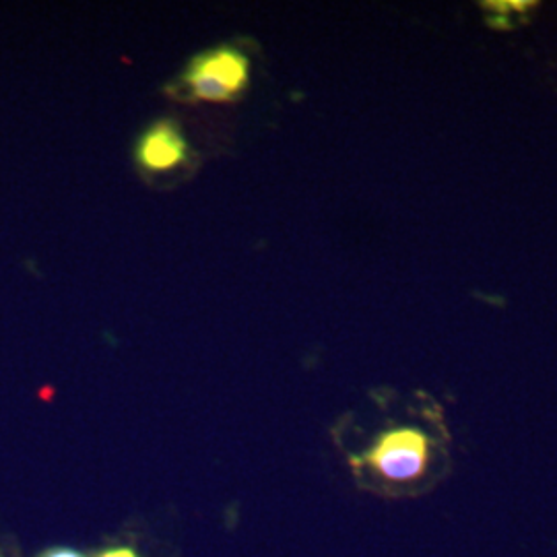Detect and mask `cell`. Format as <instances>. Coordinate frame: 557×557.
Returning <instances> with one entry per match:
<instances>
[{
  "label": "cell",
  "instance_id": "277c9868",
  "mask_svg": "<svg viewBox=\"0 0 557 557\" xmlns=\"http://www.w3.org/2000/svg\"><path fill=\"white\" fill-rule=\"evenodd\" d=\"M98 557H139L137 556V552L135 549H131V547H114V549H106V552H101Z\"/></svg>",
  "mask_w": 557,
  "mask_h": 557
},
{
  "label": "cell",
  "instance_id": "6da1fadb",
  "mask_svg": "<svg viewBox=\"0 0 557 557\" xmlns=\"http://www.w3.org/2000/svg\"><path fill=\"white\" fill-rule=\"evenodd\" d=\"M354 465L370 469L388 487L423 490L430 481H440L446 469L444 425L440 421L432 428L425 423L388 428Z\"/></svg>",
  "mask_w": 557,
  "mask_h": 557
},
{
  "label": "cell",
  "instance_id": "3957f363",
  "mask_svg": "<svg viewBox=\"0 0 557 557\" xmlns=\"http://www.w3.org/2000/svg\"><path fill=\"white\" fill-rule=\"evenodd\" d=\"M188 145L176 124L160 122L151 126L139 143L140 165L147 172H168L186 161Z\"/></svg>",
  "mask_w": 557,
  "mask_h": 557
},
{
  "label": "cell",
  "instance_id": "5b68a950",
  "mask_svg": "<svg viewBox=\"0 0 557 557\" xmlns=\"http://www.w3.org/2000/svg\"><path fill=\"white\" fill-rule=\"evenodd\" d=\"M40 557H85L77 554V552H73V549H64V547H57V549H48V552H44Z\"/></svg>",
  "mask_w": 557,
  "mask_h": 557
},
{
  "label": "cell",
  "instance_id": "7a4b0ae2",
  "mask_svg": "<svg viewBox=\"0 0 557 557\" xmlns=\"http://www.w3.org/2000/svg\"><path fill=\"white\" fill-rule=\"evenodd\" d=\"M248 60L238 50L220 48L195 60L188 69L186 81L195 98L225 101L239 94L248 83Z\"/></svg>",
  "mask_w": 557,
  "mask_h": 557
}]
</instances>
